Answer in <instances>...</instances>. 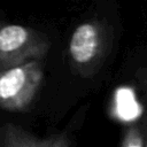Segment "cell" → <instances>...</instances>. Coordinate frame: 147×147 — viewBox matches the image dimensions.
<instances>
[{
	"label": "cell",
	"instance_id": "52a82bcc",
	"mask_svg": "<svg viewBox=\"0 0 147 147\" xmlns=\"http://www.w3.org/2000/svg\"><path fill=\"white\" fill-rule=\"evenodd\" d=\"M145 147H147V144H146V146H145Z\"/></svg>",
	"mask_w": 147,
	"mask_h": 147
},
{
	"label": "cell",
	"instance_id": "3957f363",
	"mask_svg": "<svg viewBox=\"0 0 147 147\" xmlns=\"http://www.w3.org/2000/svg\"><path fill=\"white\" fill-rule=\"evenodd\" d=\"M99 46L100 36L96 26L91 23H83L76 28L71 36L69 52L77 64H87L96 56Z\"/></svg>",
	"mask_w": 147,
	"mask_h": 147
},
{
	"label": "cell",
	"instance_id": "8992f818",
	"mask_svg": "<svg viewBox=\"0 0 147 147\" xmlns=\"http://www.w3.org/2000/svg\"><path fill=\"white\" fill-rule=\"evenodd\" d=\"M124 147H142V140L137 130H131L127 133Z\"/></svg>",
	"mask_w": 147,
	"mask_h": 147
},
{
	"label": "cell",
	"instance_id": "5b68a950",
	"mask_svg": "<svg viewBox=\"0 0 147 147\" xmlns=\"http://www.w3.org/2000/svg\"><path fill=\"white\" fill-rule=\"evenodd\" d=\"M116 101H117V113L121 115L122 118L129 119L136 117L139 114L138 105L130 90L127 88L118 90Z\"/></svg>",
	"mask_w": 147,
	"mask_h": 147
},
{
	"label": "cell",
	"instance_id": "6da1fadb",
	"mask_svg": "<svg viewBox=\"0 0 147 147\" xmlns=\"http://www.w3.org/2000/svg\"><path fill=\"white\" fill-rule=\"evenodd\" d=\"M42 78L36 61L24 62L0 71V108L21 111L33 100Z\"/></svg>",
	"mask_w": 147,
	"mask_h": 147
},
{
	"label": "cell",
	"instance_id": "277c9868",
	"mask_svg": "<svg viewBox=\"0 0 147 147\" xmlns=\"http://www.w3.org/2000/svg\"><path fill=\"white\" fill-rule=\"evenodd\" d=\"M0 147H70V144L62 136L38 138L22 127L6 124L0 129Z\"/></svg>",
	"mask_w": 147,
	"mask_h": 147
},
{
	"label": "cell",
	"instance_id": "7a4b0ae2",
	"mask_svg": "<svg viewBox=\"0 0 147 147\" xmlns=\"http://www.w3.org/2000/svg\"><path fill=\"white\" fill-rule=\"evenodd\" d=\"M46 46L33 32L17 24L5 25L0 29V64L10 67L28 57L41 56ZM13 64V65H14Z\"/></svg>",
	"mask_w": 147,
	"mask_h": 147
}]
</instances>
